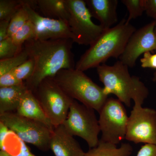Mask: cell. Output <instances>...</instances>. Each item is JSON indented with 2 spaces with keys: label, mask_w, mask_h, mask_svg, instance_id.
<instances>
[{
  "label": "cell",
  "mask_w": 156,
  "mask_h": 156,
  "mask_svg": "<svg viewBox=\"0 0 156 156\" xmlns=\"http://www.w3.org/2000/svg\"><path fill=\"white\" fill-rule=\"evenodd\" d=\"M74 43L71 39H33L24 43L23 47L34 64L32 75L25 82L29 90L33 92L43 80L54 77L61 70L75 68L72 51Z\"/></svg>",
  "instance_id": "6da1fadb"
},
{
  "label": "cell",
  "mask_w": 156,
  "mask_h": 156,
  "mask_svg": "<svg viewBox=\"0 0 156 156\" xmlns=\"http://www.w3.org/2000/svg\"><path fill=\"white\" fill-rule=\"evenodd\" d=\"M136 30L124 18L116 25L104 30L77 62L75 69L85 71L104 64L111 57L119 58Z\"/></svg>",
  "instance_id": "7a4b0ae2"
},
{
  "label": "cell",
  "mask_w": 156,
  "mask_h": 156,
  "mask_svg": "<svg viewBox=\"0 0 156 156\" xmlns=\"http://www.w3.org/2000/svg\"><path fill=\"white\" fill-rule=\"evenodd\" d=\"M128 67L119 61L113 66L100 65L97 67V71L99 80L104 86L105 94H114L122 103L130 107L132 100L134 103L142 105L149 91L139 78L131 76Z\"/></svg>",
  "instance_id": "3957f363"
},
{
  "label": "cell",
  "mask_w": 156,
  "mask_h": 156,
  "mask_svg": "<svg viewBox=\"0 0 156 156\" xmlns=\"http://www.w3.org/2000/svg\"><path fill=\"white\" fill-rule=\"evenodd\" d=\"M53 78L68 96L98 112L108 98L103 88L75 68L61 70Z\"/></svg>",
  "instance_id": "277c9868"
},
{
  "label": "cell",
  "mask_w": 156,
  "mask_h": 156,
  "mask_svg": "<svg viewBox=\"0 0 156 156\" xmlns=\"http://www.w3.org/2000/svg\"><path fill=\"white\" fill-rule=\"evenodd\" d=\"M33 92L54 128L62 125L72 102L53 77L46 78Z\"/></svg>",
  "instance_id": "5b68a950"
},
{
  "label": "cell",
  "mask_w": 156,
  "mask_h": 156,
  "mask_svg": "<svg viewBox=\"0 0 156 156\" xmlns=\"http://www.w3.org/2000/svg\"><path fill=\"white\" fill-rule=\"evenodd\" d=\"M0 122L24 142L34 146L43 152L50 150L53 130L44 123L19 115L14 112L0 114Z\"/></svg>",
  "instance_id": "8992f818"
},
{
  "label": "cell",
  "mask_w": 156,
  "mask_h": 156,
  "mask_svg": "<svg viewBox=\"0 0 156 156\" xmlns=\"http://www.w3.org/2000/svg\"><path fill=\"white\" fill-rule=\"evenodd\" d=\"M95 111L73 100L67 118L62 124L69 134L84 140L89 148L97 146L100 140V128Z\"/></svg>",
  "instance_id": "52a82bcc"
},
{
  "label": "cell",
  "mask_w": 156,
  "mask_h": 156,
  "mask_svg": "<svg viewBox=\"0 0 156 156\" xmlns=\"http://www.w3.org/2000/svg\"><path fill=\"white\" fill-rule=\"evenodd\" d=\"M69 13L68 23L73 41L78 44L90 46L104 29L92 21V16L83 0H66Z\"/></svg>",
  "instance_id": "ba28073f"
},
{
  "label": "cell",
  "mask_w": 156,
  "mask_h": 156,
  "mask_svg": "<svg viewBox=\"0 0 156 156\" xmlns=\"http://www.w3.org/2000/svg\"><path fill=\"white\" fill-rule=\"evenodd\" d=\"M99 113L100 141L117 145L126 139L128 117L121 101L108 98Z\"/></svg>",
  "instance_id": "9c48e42d"
},
{
  "label": "cell",
  "mask_w": 156,
  "mask_h": 156,
  "mask_svg": "<svg viewBox=\"0 0 156 156\" xmlns=\"http://www.w3.org/2000/svg\"><path fill=\"white\" fill-rule=\"evenodd\" d=\"M134 103L128 117L126 139L135 144L156 145V111Z\"/></svg>",
  "instance_id": "30bf717a"
},
{
  "label": "cell",
  "mask_w": 156,
  "mask_h": 156,
  "mask_svg": "<svg viewBox=\"0 0 156 156\" xmlns=\"http://www.w3.org/2000/svg\"><path fill=\"white\" fill-rule=\"evenodd\" d=\"M23 7L28 13L29 20L35 26L36 39L50 40L71 39L73 37L67 21L41 16L27 3L22 1Z\"/></svg>",
  "instance_id": "8fae6325"
},
{
  "label": "cell",
  "mask_w": 156,
  "mask_h": 156,
  "mask_svg": "<svg viewBox=\"0 0 156 156\" xmlns=\"http://www.w3.org/2000/svg\"><path fill=\"white\" fill-rule=\"evenodd\" d=\"M154 27V20L135 31L129 39L124 52L119 57L120 61L128 67H133L140 55L146 52L156 50Z\"/></svg>",
  "instance_id": "7c38bea8"
},
{
  "label": "cell",
  "mask_w": 156,
  "mask_h": 156,
  "mask_svg": "<svg viewBox=\"0 0 156 156\" xmlns=\"http://www.w3.org/2000/svg\"><path fill=\"white\" fill-rule=\"evenodd\" d=\"M63 125L55 127L50 140V150L55 156H85L86 152Z\"/></svg>",
  "instance_id": "4fadbf2b"
},
{
  "label": "cell",
  "mask_w": 156,
  "mask_h": 156,
  "mask_svg": "<svg viewBox=\"0 0 156 156\" xmlns=\"http://www.w3.org/2000/svg\"><path fill=\"white\" fill-rule=\"evenodd\" d=\"M85 2L92 17L98 20L105 30L111 28L118 22L117 0H86Z\"/></svg>",
  "instance_id": "5bb4252c"
},
{
  "label": "cell",
  "mask_w": 156,
  "mask_h": 156,
  "mask_svg": "<svg viewBox=\"0 0 156 156\" xmlns=\"http://www.w3.org/2000/svg\"><path fill=\"white\" fill-rule=\"evenodd\" d=\"M15 112L19 115L43 123L52 131L54 128L38 101L30 90L28 89L23 96Z\"/></svg>",
  "instance_id": "9a60e30c"
},
{
  "label": "cell",
  "mask_w": 156,
  "mask_h": 156,
  "mask_svg": "<svg viewBox=\"0 0 156 156\" xmlns=\"http://www.w3.org/2000/svg\"><path fill=\"white\" fill-rule=\"evenodd\" d=\"M28 89L25 82L14 87L0 88V114L17 111Z\"/></svg>",
  "instance_id": "2e32d148"
},
{
  "label": "cell",
  "mask_w": 156,
  "mask_h": 156,
  "mask_svg": "<svg viewBox=\"0 0 156 156\" xmlns=\"http://www.w3.org/2000/svg\"><path fill=\"white\" fill-rule=\"evenodd\" d=\"M37 7L44 17L68 22L69 13L66 0H37Z\"/></svg>",
  "instance_id": "e0dca14e"
},
{
  "label": "cell",
  "mask_w": 156,
  "mask_h": 156,
  "mask_svg": "<svg viewBox=\"0 0 156 156\" xmlns=\"http://www.w3.org/2000/svg\"><path fill=\"white\" fill-rule=\"evenodd\" d=\"M133 147L129 143H122L119 147L117 145L99 140L96 147L90 148L85 156H131Z\"/></svg>",
  "instance_id": "ac0fdd59"
},
{
  "label": "cell",
  "mask_w": 156,
  "mask_h": 156,
  "mask_svg": "<svg viewBox=\"0 0 156 156\" xmlns=\"http://www.w3.org/2000/svg\"><path fill=\"white\" fill-rule=\"evenodd\" d=\"M29 58L28 52L23 47L22 51L16 56L0 60V76L18 67Z\"/></svg>",
  "instance_id": "d6986e66"
},
{
  "label": "cell",
  "mask_w": 156,
  "mask_h": 156,
  "mask_svg": "<svg viewBox=\"0 0 156 156\" xmlns=\"http://www.w3.org/2000/svg\"><path fill=\"white\" fill-rule=\"evenodd\" d=\"M22 6V1L20 0H1L0 21H10Z\"/></svg>",
  "instance_id": "ffe728a7"
},
{
  "label": "cell",
  "mask_w": 156,
  "mask_h": 156,
  "mask_svg": "<svg viewBox=\"0 0 156 156\" xmlns=\"http://www.w3.org/2000/svg\"><path fill=\"white\" fill-rule=\"evenodd\" d=\"M36 37V32L35 26L29 20L26 23L11 37L16 44L23 46L27 41L30 39H35Z\"/></svg>",
  "instance_id": "44dd1931"
},
{
  "label": "cell",
  "mask_w": 156,
  "mask_h": 156,
  "mask_svg": "<svg viewBox=\"0 0 156 156\" xmlns=\"http://www.w3.org/2000/svg\"><path fill=\"white\" fill-rule=\"evenodd\" d=\"M122 2L126 6L129 15L126 22L130 23L132 19L142 16L146 11V0H122Z\"/></svg>",
  "instance_id": "7402d4cb"
},
{
  "label": "cell",
  "mask_w": 156,
  "mask_h": 156,
  "mask_svg": "<svg viewBox=\"0 0 156 156\" xmlns=\"http://www.w3.org/2000/svg\"><path fill=\"white\" fill-rule=\"evenodd\" d=\"M23 49V46L16 44L11 37H8L0 42V60L16 56Z\"/></svg>",
  "instance_id": "603a6c76"
},
{
  "label": "cell",
  "mask_w": 156,
  "mask_h": 156,
  "mask_svg": "<svg viewBox=\"0 0 156 156\" xmlns=\"http://www.w3.org/2000/svg\"><path fill=\"white\" fill-rule=\"evenodd\" d=\"M29 20L28 13L23 7L17 11L9 23L8 36L12 37Z\"/></svg>",
  "instance_id": "cb8c5ba5"
},
{
  "label": "cell",
  "mask_w": 156,
  "mask_h": 156,
  "mask_svg": "<svg viewBox=\"0 0 156 156\" xmlns=\"http://www.w3.org/2000/svg\"><path fill=\"white\" fill-rule=\"evenodd\" d=\"M11 156H37L31 152L26 143L17 137L16 145H5L2 150Z\"/></svg>",
  "instance_id": "d4e9b609"
},
{
  "label": "cell",
  "mask_w": 156,
  "mask_h": 156,
  "mask_svg": "<svg viewBox=\"0 0 156 156\" xmlns=\"http://www.w3.org/2000/svg\"><path fill=\"white\" fill-rule=\"evenodd\" d=\"M34 68V61L29 58L28 60L12 70L17 79L22 82H25L32 75Z\"/></svg>",
  "instance_id": "484cf974"
},
{
  "label": "cell",
  "mask_w": 156,
  "mask_h": 156,
  "mask_svg": "<svg viewBox=\"0 0 156 156\" xmlns=\"http://www.w3.org/2000/svg\"><path fill=\"white\" fill-rule=\"evenodd\" d=\"M24 82L17 79L12 70L0 76V88L14 87Z\"/></svg>",
  "instance_id": "4316f807"
},
{
  "label": "cell",
  "mask_w": 156,
  "mask_h": 156,
  "mask_svg": "<svg viewBox=\"0 0 156 156\" xmlns=\"http://www.w3.org/2000/svg\"><path fill=\"white\" fill-rule=\"evenodd\" d=\"M141 66L143 68L156 69V53L152 54L151 52H146L140 58Z\"/></svg>",
  "instance_id": "83f0119b"
},
{
  "label": "cell",
  "mask_w": 156,
  "mask_h": 156,
  "mask_svg": "<svg viewBox=\"0 0 156 156\" xmlns=\"http://www.w3.org/2000/svg\"><path fill=\"white\" fill-rule=\"evenodd\" d=\"M136 156H156V145L147 144L142 145Z\"/></svg>",
  "instance_id": "f1b7e54d"
},
{
  "label": "cell",
  "mask_w": 156,
  "mask_h": 156,
  "mask_svg": "<svg viewBox=\"0 0 156 156\" xmlns=\"http://www.w3.org/2000/svg\"><path fill=\"white\" fill-rule=\"evenodd\" d=\"M145 11L148 16L156 19V0H146Z\"/></svg>",
  "instance_id": "f546056e"
},
{
  "label": "cell",
  "mask_w": 156,
  "mask_h": 156,
  "mask_svg": "<svg viewBox=\"0 0 156 156\" xmlns=\"http://www.w3.org/2000/svg\"><path fill=\"white\" fill-rule=\"evenodd\" d=\"M9 128L2 122H0V149L1 150L4 147V143L6 137L9 134Z\"/></svg>",
  "instance_id": "4dcf8cb0"
},
{
  "label": "cell",
  "mask_w": 156,
  "mask_h": 156,
  "mask_svg": "<svg viewBox=\"0 0 156 156\" xmlns=\"http://www.w3.org/2000/svg\"><path fill=\"white\" fill-rule=\"evenodd\" d=\"M10 21L7 20L0 21V42L2 41L8 37V31H9Z\"/></svg>",
  "instance_id": "1f68e13d"
},
{
  "label": "cell",
  "mask_w": 156,
  "mask_h": 156,
  "mask_svg": "<svg viewBox=\"0 0 156 156\" xmlns=\"http://www.w3.org/2000/svg\"><path fill=\"white\" fill-rule=\"evenodd\" d=\"M0 156H11L5 151H0Z\"/></svg>",
  "instance_id": "d6a6232c"
},
{
  "label": "cell",
  "mask_w": 156,
  "mask_h": 156,
  "mask_svg": "<svg viewBox=\"0 0 156 156\" xmlns=\"http://www.w3.org/2000/svg\"><path fill=\"white\" fill-rule=\"evenodd\" d=\"M155 27H154V34L155 35V36L156 37V19L155 20Z\"/></svg>",
  "instance_id": "836d02e7"
},
{
  "label": "cell",
  "mask_w": 156,
  "mask_h": 156,
  "mask_svg": "<svg viewBox=\"0 0 156 156\" xmlns=\"http://www.w3.org/2000/svg\"><path fill=\"white\" fill-rule=\"evenodd\" d=\"M153 80L154 81V82H156V72L154 74V77L153 79Z\"/></svg>",
  "instance_id": "e575fe53"
}]
</instances>
